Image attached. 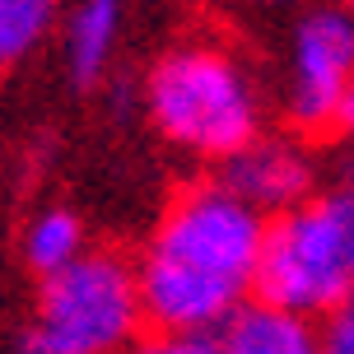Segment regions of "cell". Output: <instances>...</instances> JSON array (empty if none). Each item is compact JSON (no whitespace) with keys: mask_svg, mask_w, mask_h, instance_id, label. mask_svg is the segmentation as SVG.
<instances>
[{"mask_svg":"<svg viewBox=\"0 0 354 354\" xmlns=\"http://www.w3.org/2000/svg\"><path fill=\"white\" fill-rule=\"evenodd\" d=\"M266 214L224 182H196L168 201L136 261L145 322L159 331H219L257 294Z\"/></svg>","mask_w":354,"mask_h":354,"instance_id":"obj_1","label":"cell"},{"mask_svg":"<svg viewBox=\"0 0 354 354\" xmlns=\"http://www.w3.org/2000/svg\"><path fill=\"white\" fill-rule=\"evenodd\" d=\"M145 117L159 140L192 159L229 163L266 136V98L248 61L210 37H187L145 75Z\"/></svg>","mask_w":354,"mask_h":354,"instance_id":"obj_2","label":"cell"},{"mask_svg":"<svg viewBox=\"0 0 354 354\" xmlns=\"http://www.w3.org/2000/svg\"><path fill=\"white\" fill-rule=\"evenodd\" d=\"M140 275L122 252L88 248L42 280L15 354H126L140 340Z\"/></svg>","mask_w":354,"mask_h":354,"instance_id":"obj_3","label":"cell"},{"mask_svg":"<svg viewBox=\"0 0 354 354\" xmlns=\"http://www.w3.org/2000/svg\"><path fill=\"white\" fill-rule=\"evenodd\" d=\"M257 294L299 317H331L354 303V192H317L266 229Z\"/></svg>","mask_w":354,"mask_h":354,"instance_id":"obj_4","label":"cell"},{"mask_svg":"<svg viewBox=\"0 0 354 354\" xmlns=\"http://www.w3.org/2000/svg\"><path fill=\"white\" fill-rule=\"evenodd\" d=\"M354 88V10L340 0L303 5L284 33L280 107L294 131H331L340 126L345 98Z\"/></svg>","mask_w":354,"mask_h":354,"instance_id":"obj_5","label":"cell"},{"mask_svg":"<svg viewBox=\"0 0 354 354\" xmlns=\"http://www.w3.org/2000/svg\"><path fill=\"white\" fill-rule=\"evenodd\" d=\"M219 182L261 214H289L317 196V159L294 136H257L224 163Z\"/></svg>","mask_w":354,"mask_h":354,"instance_id":"obj_6","label":"cell"},{"mask_svg":"<svg viewBox=\"0 0 354 354\" xmlns=\"http://www.w3.org/2000/svg\"><path fill=\"white\" fill-rule=\"evenodd\" d=\"M126 0H71L61 19V66L75 88H98L122 47Z\"/></svg>","mask_w":354,"mask_h":354,"instance_id":"obj_7","label":"cell"},{"mask_svg":"<svg viewBox=\"0 0 354 354\" xmlns=\"http://www.w3.org/2000/svg\"><path fill=\"white\" fill-rule=\"evenodd\" d=\"M219 354H322V326L275 303H248L214 331Z\"/></svg>","mask_w":354,"mask_h":354,"instance_id":"obj_8","label":"cell"},{"mask_svg":"<svg viewBox=\"0 0 354 354\" xmlns=\"http://www.w3.org/2000/svg\"><path fill=\"white\" fill-rule=\"evenodd\" d=\"M84 224L80 214L66 205H42L37 214H28V224L19 229V257L33 275H56L84 257Z\"/></svg>","mask_w":354,"mask_h":354,"instance_id":"obj_9","label":"cell"},{"mask_svg":"<svg viewBox=\"0 0 354 354\" xmlns=\"http://www.w3.org/2000/svg\"><path fill=\"white\" fill-rule=\"evenodd\" d=\"M66 19V0H0V71L28 61Z\"/></svg>","mask_w":354,"mask_h":354,"instance_id":"obj_10","label":"cell"},{"mask_svg":"<svg viewBox=\"0 0 354 354\" xmlns=\"http://www.w3.org/2000/svg\"><path fill=\"white\" fill-rule=\"evenodd\" d=\"M126 354H219V345H214L210 331H149V336H140L136 345Z\"/></svg>","mask_w":354,"mask_h":354,"instance_id":"obj_11","label":"cell"},{"mask_svg":"<svg viewBox=\"0 0 354 354\" xmlns=\"http://www.w3.org/2000/svg\"><path fill=\"white\" fill-rule=\"evenodd\" d=\"M322 354H354V303L322 317Z\"/></svg>","mask_w":354,"mask_h":354,"instance_id":"obj_12","label":"cell"},{"mask_svg":"<svg viewBox=\"0 0 354 354\" xmlns=\"http://www.w3.org/2000/svg\"><path fill=\"white\" fill-rule=\"evenodd\" d=\"M336 187L340 192H354V140H350V149L336 159Z\"/></svg>","mask_w":354,"mask_h":354,"instance_id":"obj_13","label":"cell"},{"mask_svg":"<svg viewBox=\"0 0 354 354\" xmlns=\"http://www.w3.org/2000/svg\"><path fill=\"white\" fill-rule=\"evenodd\" d=\"M340 131L354 140V88H350V98H345V112H340Z\"/></svg>","mask_w":354,"mask_h":354,"instance_id":"obj_14","label":"cell"},{"mask_svg":"<svg viewBox=\"0 0 354 354\" xmlns=\"http://www.w3.org/2000/svg\"><path fill=\"white\" fill-rule=\"evenodd\" d=\"M252 5H261V10H289V5H308V0H252Z\"/></svg>","mask_w":354,"mask_h":354,"instance_id":"obj_15","label":"cell"},{"mask_svg":"<svg viewBox=\"0 0 354 354\" xmlns=\"http://www.w3.org/2000/svg\"><path fill=\"white\" fill-rule=\"evenodd\" d=\"M340 5H345V10H354V0H340Z\"/></svg>","mask_w":354,"mask_h":354,"instance_id":"obj_16","label":"cell"}]
</instances>
